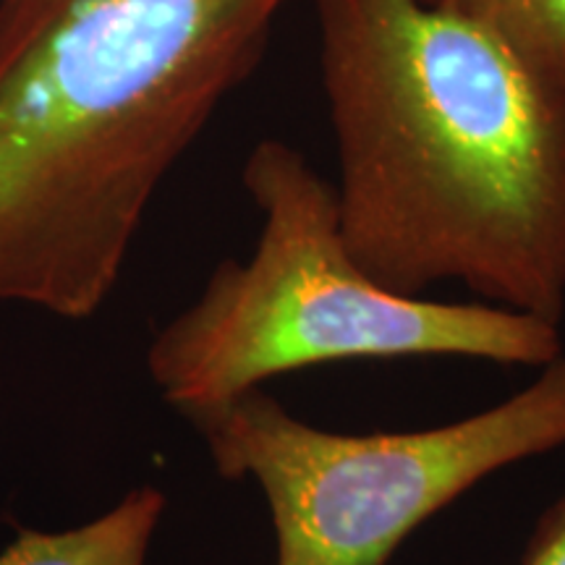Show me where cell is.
I'll return each instance as SVG.
<instances>
[{"mask_svg":"<svg viewBox=\"0 0 565 565\" xmlns=\"http://www.w3.org/2000/svg\"><path fill=\"white\" fill-rule=\"evenodd\" d=\"M519 565H565V490L536 519Z\"/></svg>","mask_w":565,"mask_h":565,"instance_id":"52a82bcc","label":"cell"},{"mask_svg":"<svg viewBox=\"0 0 565 565\" xmlns=\"http://www.w3.org/2000/svg\"><path fill=\"white\" fill-rule=\"evenodd\" d=\"M345 244L380 286L440 282L561 324L565 89L422 0H315Z\"/></svg>","mask_w":565,"mask_h":565,"instance_id":"6da1fadb","label":"cell"},{"mask_svg":"<svg viewBox=\"0 0 565 565\" xmlns=\"http://www.w3.org/2000/svg\"><path fill=\"white\" fill-rule=\"evenodd\" d=\"M186 422L217 475L259 484L273 565H385L414 529L482 479L563 448L565 353L511 398L416 433H328L263 387Z\"/></svg>","mask_w":565,"mask_h":565,"instance_id":"277c9868","label":"cell"},{"mask_svg":"<svg viewBox=\"0 0 565 565\" xmlns=\"http://www.w3.org/2000/svg\"><path fill=\"white\" fill-rule=\"evenodd\" d=\"M166 505V494L145 484L89 524L55 534L19 526L0 565H145Z\"/></svg>","mask_w":565,"mask_h":565,"instance_id":"5b68a950","label":"cell"},{"mask_svg":"<svg viewBox=\"0 0 565 565\" xmlns=\"http://www.w3.org/2000/svg\"><path fill=\"white\" fill-rule=\"evenodd\" d=\"M291 0H0V303L87 320Z\"/></svg>","mask_w":565,"mask_h":565,"instance_id":"7a4b0ae2","label":"cell"},{"mask_svg":"<svg viewBox=\"0 0 565 565\" xmlns=\"http://www.w3.org/2000/svg\"><path fill=\"white\" fill-rule=\"evenodd\" d=\"M498 34L565 89V0H422Z\"/></svg>","mask_w":565,"mask_h":565,"instance_id":"8992f818","label":"cell"},{"mask_svg":"<svg viewBox=\"0 0 565 565\" xmlns=\"http://www.w3.org/2000/svg\"><path fill=\"white\" fill-rule=\"evenodd\" d=\"M244 189L263 215L252 257L217 265L147 351L183 419L317 364L458 356L542 370L565 353L561 324L542 317L380 286L345 244L333 181L288 141L254 145Z\"/></svg>","mask_w":565,"mask_h":565,"instance_id":"3957f363","label":"cell"}]
</instances>
